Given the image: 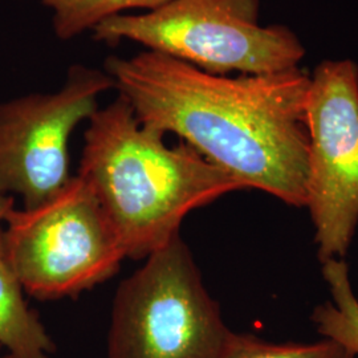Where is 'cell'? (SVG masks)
I'll return each mask as SVG.
<instances>
[{
  "mask_svg": "<svg viewBox=\"0 0 358 358\" xmlns=\"http://www.w3.org/2000/svg\"><path fill=\"white\" fill-rule=\"evenodd\" d=\"M103 71L142 124L177 134L243 190L307 206L310 76L299 66L219 76L146 50L110 56Z\"/></svg>",
  "mask_w": 358,
  "mask_h": 358,
  "instance_id": "1",
  "label": "cell"
},
{
  "mask_svg": "<svg viewBox=\"0 0 358 358\" xmlns=\"http://www.w3.org/2000/svg\"><path fill=\"white\" fill-rule=\"evenodd\" d=\"M3 242L27 294L40 301L75 299L113 278L127 259L88 182L72 176L34 208L13 210Z\"/></svg>",
  "mask_w": 358,
  "mask_h": 358,
  "instance_id": "5",
  "label": "cell"
},
{
  "mask_svg": "<svg viewBox=\"0 0 358 358\" xmlns=\"http://www.w3.org/2000/svg\"><path fill=\"white\" fill-rule=\"evenodd\" d=\"M142 124L118 94L88 121L78 176L88 182L127 259L145 260L192 211L243 187L185 142Z\"/></svg>",
  "mask_w": 358,
  "mask_h": 358,
  "instance_id": "2",
  "label": "cell"
},
{
  "mask_svg": "<svg viewBox=\"0 0 358 358\" xmlns=\"http://www.w3.org/2000/svg\"><path fill=\"white\" fill-rule=\"evenodd\" d=\"M322 276L329 287L332 301L313 309L310 320L319 334L338 343L358 357V300L349 279L344 259L322 262Z\"/></svg>",
  "mask_w": 358,
  "mask_h": 358,
  "instance_id": "9",
  "label": "cell"
},
{
  "mask_svg": "<svg viewBox=\"0 0 358 358\" xmlns=\"http://www.w3.org/2000/svg\"><path fill=\"white\" fill-rule=\"evenodd\" d=\"M1 350H3V346L0 345V358H13L8 353H6V355H3L1 353Z\"/></svg>",
  "mask_w": 358,
  "mask_h": 358,
  "instance_id": "13",
  "label": "cell"
},
{
  "mask_svg": "<svg viewBox=\"0 0 358 358\" xmlns=\"http://www.w3.org/2000/svg\"><path fill=\"white\" fill-rule=\"evenodd\" d=\"M224 358H356L329 338L317 343H271L250 333H235Z\"/></svg>",
  "mask_w": 358,
  "mask_h": 358,
  "instance_id": "11",
  "label": "cell"
},
{
  "mask_svg": "<svg viewBox=\"0 0 358 358\" xmlns=\"http://www.w3.org/2000/svg\"><path fill=\"white\" fill-rule=\"evenodd\" d=\"M115 90L105 71L73 64L60 90L0 103V194H16L24 208L50 199L72 178L69 141Z\"/></svg>",
  "mask_w": 358,
  "mask_h": 358,
  "instance_id": "7",
  "label": "cell"
},
{
  "mask_svg": "<svg viewBox=\"0 0 358 358\" xmlns=\"http://www.w3.org/2000/svg\"><path fill=\"white\" fill-rule=\"evenodd\" d=\"M260 0H169L149 13L118 15L94 28L109 45L131 41L203 72L266 75L299 66L306 56L288 27L259 24Z\"/></svg>",
  "mask_w": 358,
  "mask_h": 358,
  "instance_id": "3",
  "label": "cell"
},
{
  "mask_svg": "<svg viewBox=\"0 0 358 358\" xmlns=\"http://www.w3.org/2000/svg\"><path fill=\"white\" fill-rule=\"evenodd\" d=\"M24 294L8 260L0 227V345L13 358H52L56 344Z\"/></svg>",
  "mask_w": 358,
  "mask_h": 358,
  "instance_id": "8",
  "label": "cell"
},
{
  "mask_svg": "<svg viewBox=\"0 0 358 358\" xmlns=\"http://www.w3.org/2000/svg\"><path fill=\"white\" fill-rule=\"evenodd\" d=\"M307 206L321 263L344 259L358 226V65L322 62L308 92Z\"/></svg>",
  "mask_w": 358,
  "mask_h": 358,
  "instance_id": "6",
  "label": "cell"
},
{
  "mask_svg": "<svg viewBox=\"0 0 358 358\" xmlns=\"http://www.w3.org/2000/svg\"><path fill=\"white\" fill-rule=\"evenodd\" d=\"M15 210V201L13 195L0 194V222H4Z\"/></svg>",
  "mask_w": 358,
  "mask_h": 358,
  "instance_id": "12",
  "label": "cell"
},
{
  "mask_svg": "<svg viewBox=\"0 0 358 358\" xmlns=\"http://www.w3.org/2000/svg\"><path fill=\"white\" fill-rule=\"evenodd\" d=\"M52 13V27L62 41L94 31L105 20L129 10L153 11L169 0H38Z\"/></svg>",
  "mask_w": 358,
  "mask_h": 358,
  "instance_id": "10",
  "label": "cell"
},
{
  "mask_svg": "<svg viewBox=\"0 0 358 358\" xmlns=\"http://www.w3.org/2000/svg\"><path fill=\"white\" fill-rule=\"evenodd\" d=\"M234 336L178 235L120 282L106 358H224Z\"/></svg>",
  "mask_w": 358,
  "mask_h": 358,
  "instance_id": "4",
  "label": "cell"
}]
</instances>
